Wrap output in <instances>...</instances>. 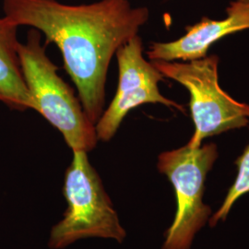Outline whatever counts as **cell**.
<instances>
[{
  "label": "cell",
  "mask_w": 249,
  "mask_h": 249,
  "mask_svg": "<svg viewBox=\"0 0 249 249\" xmlns=\"http://www.w3.org/2000/svg\"><path fill=\"white\" fill-rule=\"evenodd\" d=\"M4 16L31 26L61 52L64 67L78 89L83 109L96 124L105 111L109 66L117 50L139 36L149 9L129 0L67 5L57 0H4Z\"/></svg>",
  "instance_id": "cell-1"
},
{
  "label": "cell",
  "mask_w": 249,
  "mask_h": 249,
  "mask_svg": "<svg viewBox=\"0 0 249 249\" xmlns=\"http://www.w3.org/2000/svg\"><path fill=\"white\" fill-rule=\"evenodd\" d=\"M18 53L36 112L61 133L72 151H92L99 142L95 124L89 120L71 87L58 75V68L41 43V33L31 30L26 42L19 43Z\"/></svg>",
  "instance_id": "cell-2"
},
{
  "label": "cell",
  "mask_w": 249,
  "mask_h": 249,
  "mask_svg": "<svg viewBox=\"0 0 249 249\" xmlns=\"http://www.w3.org/2000/svg\"><path fill=\"white\" fill-rule=\"evenodd\" d=\"M62 193L68 207L62 219L50 231L49 249H66L87 238L124 242L126 231L102 179L89 161L88 152L72 151Z\"/></svg>",
  "instance_id": "cell-3"
},
{
  "label": "cell",
  "mask_w": 249,
  "mask_h": 249,
  "mask_svg": "<svg viewBox=\"0 0 249 249\" xmlns=\"http://www.w3.org/2000/svg\"><path fill=\"white\" fill-rule=\"evenodd\" d=\"M164 76L178 81L190 94L189 107L195 132L188 142L199 147L205 139L248 125L249 105L224 91L218 78L219 57L213 54L192 61H152Z\"/></svg>",
  "instance_id": "cell-4"
},
{
  "label": "cell",
  "mask_w": 249,
  "mask_h": 249,
  "mask_svg": "<svg viewBox=\"0 0 249 249\" xmlns=\"http://www.w3.org/2000/svg\"><path fill=\"white\" fill-rule=\"evenodd\" d=\"M217 158L214 143L196 148L187 143L158 156L157 168L169 179L177 198L176 215L161 249H190L196 232L210 220L212 210L203 202L205 183Z\"/></svg>",
  "instance_id": "cell-5"
},
{
  "label": "cell",
  "mask_w": 249,
  "mask_h": 249,
  "mask_svg": "<svg viewBox=\"0 0 249 249\" xmlns=\"http://www.w3.org/2000/svg\"><path fill=\"white\" fill-rule=\"evenodd\" d=\"M116 56L118 86L115 97L95 124L98 141L110 142L126 115L145 104H160L184 111L178 103L160 93L159 82L163 80L164 76L144 58L142 40L140 36H135L121 46Z\"/></svg>",
  "instance_id": "cell-6"
},
{
  "label": "cell",
  "mask_w": 249,
  "mask_h": 249,
  "mask_svg": "<svg viewBox=\"0 0 249 249\" xmlns=\"http://www.w3.org/2000/svg\"><path fill=\"white\" fill-rule=\"evenodd\" d=\"M223 19L201 18L186 28L187 33L171 42H154L147 54L152 61H192L207 56L210 47L225 36L249 29V5L235 0L226 9Z\"/></svg>",
  "instance_id": "cell-7"
},
{
  "label": "cell",
  "mask_w": 249,
  "mask_h": 249,
  "mask_svg": "<svg viewBox=\"0 0 249 249\" xmlns=\"http://www.w3.org/2000/svg\"><path fill=\"white\" fill-rule=\"evenodd\" d=\"M18 28L5 16L0 18V103L17 111H36L19 62Z\"/></svg>",
  "instance_id": "cell-8"
},
{
  "label": "cell",
  "mask_w": 249,
  "mask_h": 249,
  "mask_svg": "<svg viewBox=\"0 0 249 249\" xmlns=\"http://www.w3.org/2000/svg\"><path fill=\"white\" fill-rule=\"evenodd\" d=\"M237 176L229 188L228 193L220 209L210 218V226L214 227L221 221H225L234 203L246 194L249 193V144L235 161Z\"/></svg>",
  "instance_id": "cell-9"
},
{
  "label": "cell",
  "mask_w": 249,
  "mask_h": 249,
  "mask_svg": "<svg viewBox=\"0 0 249 249\" xmlns=\"http://www.w3.org/2000/svg\"><path fill=\"white\" fill-rule=\"evenodd\" d=\"M238 1H240V2L245 3V4H248V5H249V0H238Z\"/></svg>",
  "instance_id": "cell-10"
}]
</instances>
